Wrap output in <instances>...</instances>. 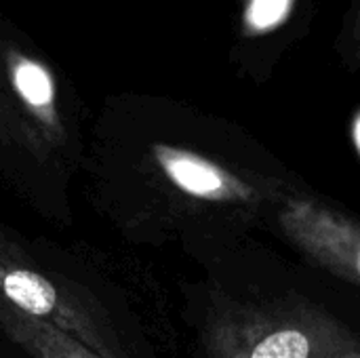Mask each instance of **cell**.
Wrapping results in <instances>:
<instances>
[{
    "mask_svg": "<svg viewBox=\"0 0 360 358\" xmlns=\"http://www.w3.org/2000/svg\"><path fill=\"white\" fill-rule=\"evenodd\" d=\"M207 358H335L360 350V335L300 298L226 302L207 321Z\"/></svg>",
    "mask_w": 360,
    "mask_h": 358,
    "instance_id": "6da1fadb",
    "label": "cell"
},
{
    "mask_svg": "<svg viewBox=\"0 0 360 358\" xmlns=\"http://www.w3.org/2000/svg\"><path fill=\"white\" fill-rule=\"evenodd\" d=\"M0 306L63 331L99 357L122 358L105 312L78 287L40 270L4 232H0Z\"/></svg>",
    "mask_w": 360,
    "mask_h": 358,
    "instance_id": "7a4b0ae2",
    "label": "cell"
},
{
    "mask_svg": "<svg viewBox=\"0 0 360 358\" xmlns=\"http://www.w3.org/2000/svg\"><path fill=\"white\" fill-rule=\"evenodd\" d=\"M65 139L51 70L21 51H8L0 70V141L46 160L65 148Z\"/></svg>",
    "mask_w": 360,
    "mask_h": 358,
    "instance_id": "3957f363",
    "label": "cell"
},
{
    "mask_svg": "<svg viewBox=\"0 0 360 358\" xmlns=\"http://www.w3.org/2000/svg\"><path fill=\"white\" fill-rule=\"evenodd\" d=\"M278 226L312 264L360 287V222L314 198L293 196L281 207Z\"/></svg>",
    "mask_w": 360,
    "mask_h": 358,
    "instance_id": "277c9868",
    "label": "cell"
},
{
    "mask_svg": "<svg viewBox=\"0 0 360 358\" xmlns=\"http://www.w3.org/2000/svg\"><path fill=\"white\" fill-rule=\"evenodd\" d=\"M152 158L167 181L190 198L217 205H249L262 198L255 184L198 152L156 143L152 146Z\"/></svg>",
    "mask_w": 360,
    "mask_h": 358,
    "instance_id": "5b68a950",
    "label": "cell"
},
{
    "mask_svg": "<svg viewBox=\"0 0 360 358\" xmlns=\"http://www.w3.org/2000/svg\"><path fill=\"white\" fill-rule=\"evenodd\" d=\"M0 329L32 358H103L63 331L0 306Z\"/></svg>",
    "mask_w": 360,
    "mask_h": 358,
    "instance_id": "8992f818",
    "label": "cell"
},
{
    "mask_svg": "<svg viewBox=\"0 0 360 358\" xmlns=\"http://www.w3.org/2000/svg\"><path fill=\"white\" fill-rule=\"evenodd\" d=\"M291 2L293 0H249L245 13L247 27L255 32H264L278 25L287 17Z\"/></svg>",
    "mask_w": 360,
    "mask_h": 358,
    "instance_id": "52a82bcc",
    "label": "cell"
},
{
    "mask_svg": "<svg viewBox=\"0 0 360 358\" xmlns=\"http://www.w3.org/2000/svg\"><path fill=\"white\" fill-rule=\"evenodd\" d=\"M338 49L342 51V59L346 65L360 68V0H352L350 4V13L342 27Z\"/></svg>",
    "mask_w": 360,
    "mask_h": 358,
    "instance_id": "ba28073f",
    "label": "cell"
},
{
    "mask_svg": "<svg viewBox=\"0 0 360 358\" xmlns=\"http://www.w3.org/2000/svg\"><path fill=\"white\" fill-rule=\"evenodd\" d=\"M335 358H360V350H354V352H348V354H342V357Z\"/></svg>",
    "mask_w": 360,
    "mask_h": 358,
    "instance_id": "9c48e42d",
    "label": "cell"
}]
</instances>
